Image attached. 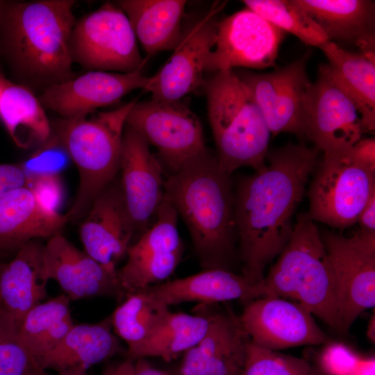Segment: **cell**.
Masks as SVG:
<instances>
[{"label": "cell", "mask_w": 375, "mask_h": 375, "mask_svg": "<svg viewBox=\"0 0 375 375\" xmlns=\"http://www.w3.org/2000/svg\"><path fill=\"white\" fill-rule=\"evenodd\" d=\"M314 172L308 192L309 217L340 230L356 224L375 192V174L356 164L349 149L323 153Z\"/></svg>", "instance_id": "obj_7"}, {"label": "cell", "mask_w": 375, "mask_h": 375, "mask_svg": "<svg viewBox=\"0 0 375 375\" xmlns=\"http://www.w3.org/2000/svg\"><path fill=\"white\" fill-rule=\"evenodd\" d=\"M71 160L62 142L54 133L40 144L33 154L22 163L27 176L59 174Z\"/></svg>", "instance_id": "obj_36"}, {"label": "cell", "mask_w": 375, "mask_h": 375, "mask_svg": "<svg viewBox=\"0 0 375 375\" xmlns=\"http://www.w3.org/2000/svg\"><path fill=\"white\" fill-rule=\"evenodd\" d=\"M0 117L15 144L22 149L41 144L51 134L39 99L23 85L0 78Z\"/></svg>", "instance_id": "obj_29"}, {"label": "cell", "mask_w": 375, "mask_h": 375, "mask_svg": "<svg viewBox=\"0 0 375 375\" xmlns=\"http://www.w3.org/2000/svg\"><path fill=\"white\" fill-rule=\"evenodd\" d=\"M240 375H317L304 360L261 347L250 340Z\"/></svg>", "instance_id": "obj_34"}, {"label": "cell", "mask_w": 375, "mask_h": 375, "mask_svg": "<svg viewBox=\"0 0 375 375\" xmlns=\"http://www.w3.org/2000/svg\"><path fill=\"white\" fill-rule=\"evenodd\" d=\"M38 201L45 208L58 212L64 190L59 174H42L27 176L26 185Z\"/></svg>", "instance_id": "obj_38"}, {"label": "cell", "mask_w": 375, "mask_h": 375, "mask_svg": "<svg viewBox=\"0 0 375 375\" xmlns=\"http://www.w3.org/2000/svg\"><path fill=\"white\" fill-rule=\"evenodd\" d=\"M36 375H50L49 374L46 370H42L41 372H40L38 374H37Z\"/></svg>", "instance_id": "obj_46"}, {"label": "cell", "mask_w": 375, "mask_h": 375, "mask_svg": "<svg viewBox=\"0 0 375 375\" xmlns=\"http://www.w3.org/2000/svg\"><path fill=\"white\" fill-rule=\"evenodd\" d=\"M122 351L108 317L95 324H74L62 340L37 362L42 369H53L58 375H86L90 367Z\"/></svg>", "instance_id": "obj_24"}, {"label": "cell", "mask_w": 375, "mask_h": 375, "mask_svg": "<svg viewBox=\"0 0 375 375\" xmlns=\"http://www.w3.org/2000/svg\"><path fill=\"white\" fill-rule=\"evenodd\" d=\"M262 287V297L294 299L337 330L334 274L320 231L308 212L297 215L290 239Z\"/></svg>", "instance_id": "obj_4"}, {"label": "cell", "mask_w": 375, "mask_h": 375, "mask_svg": "<svg viewBox=\"0 0 375 375\" xmlns=\"http://www.w3.org/2000/svg\"><path fill=\"white\" fill-rule=\"evenodd\" d=\"M143 290L126 295L110 316L117 336L127 344L126 356L140 346L169 312Z\"/></svg>", "instance_id": "obj_32"}, {"label": "cell", "mask_w": 375, "mask_h": 375, "mask_svg": "<svg viewBox=\"0 0 375 375\" xmlns=\"http://www.w3.org/2000/svg\"><path fill=\"white\" fill-rule=\"evenodd\" d=\"M208 119L221 168L231 175L241 167L265 165L270 132L246 85L233 69L205 78Z\"/></svg>", "instance_id": "obj_5"}, {"label": "cell", "mask_w": 375, "mask_h": 375, "mask_svg": "<svg viewBox=\"0 0 375 375\" xmlns=\"http://www.w3.org/2000/svg\"><path fill=\"white\" fill-rule=\"evenodd\" d=\"M349 153L356 164L375 174L374 138L360 139L349 149Z\"/></svg>", "instance_id": "obj_41"}, {"label": "cell", "mask_w": 375, "mask_h": 375, "mask_svg": "<svg viewBox=\"0 0 375 375\" xmlns=\"http://www.w3.org/2000/svg\"><path fill=\"white\" fill-rule=\"evenodd\" d=\"M194 314L169 312L145 341L128 358L159 357L169 362L195 346L204 336L209 325L202 304Z\"/></svg>", "instance_id": "obj_30"}, {"label": "cell", "mask_w": 375, "mask_h": 375, "mask_svg": "<svg viewBox=\"0 0 375 375\" xmlns=\"http://www.w3.org/2000/svg\"><path fill=\"white\" fill-rule=\"evenodd\" d=\"M353 375H375V358L374 356H360Z\"/></svg>", "instance_id": "obj_43"}, {"label": "cell", "mask_w": 375, "mask_h": 375, "mask_svg": "<svg viewBox=\"0 0 375 375\" xmlns=\"http://www.w3.org/2000/svg\"><path fill=\"white\" fill-rule=\"evenodd\" d=\"M120 188L135 233L156 221L165 200L163 168L146 140L126 124L122 141Z\"/></svg>", "instance_id": "obj_17"}, {"label": "cell", "mask_w": 375, "mask_h": 375, "mask_svg": "<svg viewBox=\"0 0 375 375\" xmlns=\"http://www.w3.org/2000/svg\"><path fill=\"white\" fill-rule=\"evenodd\" d=\"M361 356L342 342L327 343L318 362L324 375H353Z\"/></svg>", "instance_id": "obj_37"}, {"label": "cell", "mask_w": 375, "mask_h": 375, "mask_svg": "<svg viewBox=\"0 0 375 375\" xmlns=\"http://www.w3.org/2000/svg\"><path fill=\"white\" fill-rule=\"evenodd\" d=\"M27 174L22 163H0V199L26 185Z\"/></svg>", "instance_id": "obj_40"}, {"label": "cell", "mask_w": 375, "mask_h": 375, "mask_svg": "<svg viewBox=\"0 0 375 375\" xmlns=\"http://www.w3.org/2000/svg\"><path fill=\"white\" fill-rule=\"evenodd\" d=\"M246 8L258 13L283 31L305 44L319 47L329 41L319 25L297 0H244Z\"/></svg>", "instance_id": "obj_33"}, {"label": "cell", "mask_w": 375, "mask_h": 375, "mask_svg": "<svg viewBox=\"0 0 375 375\" xmlns=\"http://www.w3.org/2000/svg\"><path fill=\"white\" fill-rule=\"evenodd\" d=\"M80 227L85 252L112 272L127 254L135 233L119 181L112 180L94 199Z\"/></svg>", "instance_id": "obj_20"}, {"label": "cell", "mask_w": 375, "mask_h": 375, "mask_svg": "<svg viewBox=\"0 0 375 375\" xmlns=\"http://www.w3.org/2000/svg\"><path fill=\"white\" fill-rule=\"evenodd\" d=\"M132 101L92 117L64 119L56 134L79 174L74 201L66 214L69 221L86 215L97 196L115 178L119 170L122 141Z\"/></svg>", "instance_id": "obj_6"}, {"label": "cell", "mask_w": 375, "mask_h": 375, "mask_svg": "<svg viewBox=\"0 0 375 375\" xmlns=\"http://www.w3.org/2000/svg\"><path fill=\"white\" fill-rule=\"evenodd\" d=\"M126 124L157 149L169 175L206 149L199 119L181 100L135 102Z\"/></svg>", "instance_id": "obj_10"}, {"label": "cell", "mask_w": 375, "mask_h": 375, "mask_svg": "<svg viewBox=\"0 0 375 375\" xmlns=\"http://www.w3.org/2000/svg\"><path fill=\"white\" fill-rule=\"evenodd\" d=\"M69 46L72 61L91 71L131 73L145 63L126 15L108 2L76 22Z\"/></svg>", "instance_id": "obj_8"}, {"label": "cell", "mask_w": 375, "mask_h": 375, "mask_svg": "<svg viewBox=\"0 0 375 375\" xmlns=\"http://www.w3.org/2000/svg\"><path fill=\"white\" fill-rule=\"evenodd\" d=\"M5 6H6L5 3L3 2H2V1H0V16H1L3 10Z\"/></svg>", "instance_id": "obj_45"}, {"label": "cell", "mask_w": 375, "mask_h": 375, "mask_svg": "<svg viewBox=\"0 0 375 375\" xmlns=\"http://www.w3.org/2000/svg\"><path fill=\"white\" fill-rule=\"evenodd\" d=\"M49 279L56 281L69 299L97 297L123 299L117 271L112 272L72 244L61 233L44 245Z\"/></svg>", "instance_id": "obj_19"}, {"label": "cell", "mask_w": 375, "mask_h": 375, "mask_svg": "<svg viewBox=\"0 0 375 375\" xmlns=\"http://www.w3.org/2000/svg\"><path fill=\"white\" fill-rule=\"evenodd\" d=\"M202 305L209 318L208 328L201 340L184 353L180 375H240L249 339L240 317Z\"/></svg>", "instance_id": "obj_21"}, {"label": "cell", "mask_w": 375, "mask_h": 375, "mask_svg": "<svg viewBox=\"0 0 375 375\" xmlns=\"http://www.w3.org/2000/svg\"><path fill=\"white\" fill-rule=\"evenodd\" d=\"M101 375H168L156 369L145 358H128L108 366Z\"/></svg>", "instance_id": "obj_39"}, {"label": "cell", "mask_w": 375, "mask_h": 375, "mask_svg": "<svg viewBox=\"0 0 375 375\" xmlns=\"http://www.w3.org/2000/svg\"><path fill=\"white\" fill-rule=\"evenodd\" d=\"M149 78L142 69L131 73L89 71L45 88L39 100L44 108L58 113L64 119L86 117L135 89H144Z\"/></svg>", "instance_id": "obj_18"}, {"label": "cell", "mask_w": 375, "mask_h": 375, "mask_svg": "<svg viewBox=\"0 0 375 375\" xmlns=\"http://www.w3.org/2000/svg\"><path fill=\"white\" fill-rule=\"evenodd\" d=\"M222 3H214L210 10L183 28V37L164 65L149 77L144 88L151 99L180 101L185 95L202 89L206 59L217 40V13Z\"/></svg>", "instance_id": "obj_13"}, {"label": "cell", "mask_w": 375, "mask_h": 375, "mask_svg": "<svg viewBox=\"0 0 375 375\" xmlns=\"http://www.w3.org/2000/svg\"><path fill=\"white\" fill-rule=\"evenodd\" d=\"M357 223L359 230L366 233H375V192L361 210Z\"/></svg>", "instance_id": "obj_42"}, {"label": "cell", "mask_w": 375, "mask_h": 375, "mask_svg": "<svg viewBox=\"0 0 375 375\" xmlns=\"http://www.w3.org/2000/svg\"><path fill=\"white\" fill-rule=\"evenodd\" d=\"M184 0H122L117 1L129 19L136 38L148 56L174 50L183 37Z\"/></svg>", "instance_id": "obj_27"}, {"label": "cell", "mask_w": 375, "mask_h": 375, "mask_svg": "<svg viewBox=\"0 0 375 375\" xmlns=\"http://www.w3.org/2000/svg\"><path fill=\"white\" fill-rule=\"evenodd\" d=\"M329 41L375 54V3L370 0H297Z\"/></svg>", "instance_id": "obj_26"}, {"label": "cell", "mask_w": 375, "mask_h": 375, "mask_svg": "<svg viewBox=\"0 0 375 375\" xmlns=\"http://www.w3.org/2000/svg\"><path fill=\"white\" fill-rule=\"evenodd\" d=\"M240 320L249 340L278 351L327 342V336L312 313L297 302L262 297L247 303Z\"/></svg>", "instance_id": "obj_16"}, {"label": "cell", "mask_w": 375, "mask_h": 375, "mask_svg": "<svg viewBox=\"0 0 375 375\" xmlns=\"http://www.w3.org/2000/svg\"><path fill=\"white\" fill-rule=\"evenodd\" d=\"M42 370L22 343L17 326L0 311V375H36Z\"/></svg>", "instance_id": "obj_35"}, {"label": "cell", "mask_w": 375, "mask_h": 375, "mask_svg": "<svg viewBox=\"0 0 375 375\" xmlns=\"http://www.w3.org/2000/svg\"><path fill=\"white\" fill-rule=\"evenodd\" d=\"M141 290L168 307L191 301L212 305L239 299L248 303L263 296L262 285H255L242 274L222 269H203L198 274Z\"/></svg>", "instance_id": "obj_23"}, {"label": "cell", "mask_w": 375, "mask_h": 375, "mask_svg": "<svg viewBox=\"0 0 375 375\" xmlns=\"http://www.w3.org/2000/svg\"><path fill=\"white\" fill-rule=\"evenodd\" d=\"M1 256V255H0V256ZM1 262H3V261H2V260H1V258H0V263H1Z\"/></svg>", "instance_id": "obj_47"}, {"label": "cell", "mask_w": 375, "mask_h": 375, "mask_svg": "<svg viewBox=\"0 0 375 375\" xmlns=\"http://www.w3.org/2000/svg\"><path fill=\"white\" fill-rule=\"evenodd\" d=\"M70 299L62 294L33 308L18 333L24 347L36 360L56 347L74 326Z\"/></svg>", "instance_id": "obj_31"}, {"label": "cell", "mask_w": 375, "mask_h": 375, "mask_svg": "<svg viewBox=\"0 0 375 375\" xmlns=\"http://www.w3.org/2000/svg\"><path fill=\"white\" fill-rule=\"evenodd\" d=\"M165 198L183 219L203 269H229L238 234L231 175L206 149L164 181Z\"/></svg>", "instance_id": "obj_2"}, {"label": "cell", "mask_w": 375, "mask_h": 375, "mask_svg": "<svg viewBox=\"0 0 375 375\" xmlns=\"http://www.w3.org/2000/svg\"><path fill=\"white\" fill-rule=\"evenodd\" d=\"M67 215L42 206L26 186L0 199V255L16 253L28 242L60 233Z\"/></svg>", "instance_id": "obj_25"}, {"label": "cell", "mask_w": 375, "mask_h": 375, "mask_svg": "<svg viewBox=\"0 0 375 375\" xmlns=\"http://www.w3.org/2000/svg\"><path fill=\"white\" fill-rule=\"evenodd\" d=\"M363 133L355 103L328 65H320L309 94L306 138L323 153L340 152L351 147Z\"/></svg>", "instance_id": "obj_15"}, {"label": "cell", "mask_w": 375, "mask_h": 375, "mask_svg": "<svg viewBox=\"0 0 375 375\" xmlns=\"http://www.w3.org/2000/svg\"><path fill=\"white\" fill-rule=\"evenodd\" d=\"M285 35L252 10L238 11L218 21L215 49L206 59L205 72L272 67Z\"/></svg>", "instance_id": "obj_12"}, {"label": "cell", "mask_w": 375, "mask_h": 375, "mask_svg": "<svg viewBox=\"0 0 375 375\" xmlns=\"http://www.w3.org/2000/svg\"><path fill=\"white\" fill-rule=\"evenodd\" d=\"M72 0L20 2L1 16L3 44L15 67L31 81L47 85L74 78L70 38L76 19Z\"/></svg>", "instance_id": "obj_3"}, {"label": "cell", "mask_w": 375, "mask_h": 375, "mask_svg": "<svg viewBox=\"0 0 375 375\" xmlns=\"http://www.w3.org/2000/svg\"><path fill=\"white\" fill-rule=\"evenodd\" d=\"M335 281L338 328L348 333L357 317L375 305V233L358 230L351 236L320 232Z\"/></svg>", "instance_id": "obj_9"}, {"label": "cell", "mask_w": 375, "mask_h": 375, "mask_svg": "<svg viewBox=\"0 0 375 375\" xmlns=\"http://www.w3.org/2000/svg\"><path fill=\"white\" fill-rule=\"evenodd\" d=\"M334 78L355 103L363 132L375 129V54L353 52L328 41L319 47Z\"/></svg>", "instance_id": "obj_28"}, {"label": "cell", "mask_w": 375, "mask_h": 375, "mask_svg": "<svg viewBox=\"0 0 375 375\" xmlns=\"http://www.w3.org/2000/svg\"><path fill=\"white\" fill-rule=\"evenodd\" d=\"M375 317L374 314L371 317L367 326V335L370 340L374 342L375 340Z\"/></svg>", "instance_id": "obj_44"}, {"label": "cell", "mask_w": 375, "mask_h": 375, "mask_svg": "<svg viewBox=\"0 0 375 375\" xmlns=\"http://www.w3.org/2000/svg\"><path fill=\"white\" fill-rule=\"evenodd\" d=\"M309 53L272 72L237 73L259 107L273 136L281 133L306 138L312 83L306 65Z\"/></svg>", "instance_id": "obj_11"}, {"label": "cell", "mask_w": 375, "mask_h": 375, "mask_svg": "<svg viewBox=\"0 0 375 375\" xmlns=\"http://www.w3.org/2000/svg\"><path fill=\"white\" fill-rule=\"evenodd\" d=\"M319 151L288 142L268 151L267 163L237 182L235 219L242 275L255 285H262L266 266L290 239L293 217Z\"/></svg>", "instance_id": "obj_1"}, {"label": "cell", "mask_w": 375, "mask_h": 375, "mask_svg": "<svg viewBox=\"0 0 375 375\" xmlns=\"http://www.w3.org/2000/svg\"><path fill=\"white\" fill-rule=\"evenodd\" d=\"M49 281L44 245L31 240L12 260L0 263V311L19 328L26 315L47 297Z\"/></svg>", "instance_id": "obj_22"}, {"label": "cell", "mask_w": 375, "mask_h": 375, "mask_svg": "<svg viewBox=\"0 0 375 375\" xmlns=\"http://www.w3.org/2000/svg\"><path fill=\"white\" fill-rule=\"evenodd\" d=\"M178 213L165 198L154 223L127 251L117 276L125 294L159 284L180 263L184 244L177 228Z\"/></svg>", "instance_id": "obj_14"}]
</instances>
